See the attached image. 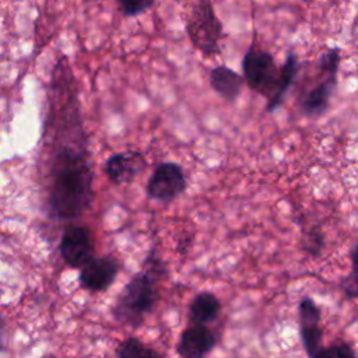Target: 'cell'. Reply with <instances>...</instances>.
Masks as SVG:
<instances>
[{
    "instance_id": "6da1fadb",
    "label": "cell",
    "mask_w": 358,
    "mask_h": 358,
    "mask_svg": "<svg viewBox=\"0 0 358 358\" xmlns=\"http://www.w3.org/2000/svg\"><path fill=\"white\" fill-rule=\"evenodd\" d=\"M46 140L50 148L45 159V204L49 215L59 221L83 215L94 200V172L88 140L81 126L74 74L62 55L50 78Z\"/></svg>"
},
{
    "instance_id": "7a4b0ae2",
    "label": "cell",
    "mask_w": 358,
    "mask_h": 358,
    "mask_svg": "<svg viewBox=\"0 0 358 358\" xmlns=\"http://www.w3.org/2000/svg\"><path fill=\"white\" fill-rule=\"evenodd\" d=\"M166 274L168 268L164 260L152 249L144 260L143 270L136 273L117 295L110 310L113 320L131 329L141 327L158 302V282Z\"/></svg>"
},
{
    "instance_id": "3957f363",
    "label": "cell",
    "mask_w": 358,
    "mask_h": 358,
    "mask_svg": "<svg viewBox=\"0 0 358 358\" xmlns=\"http://www.w3.org/2000/svg\"><path fill=\"white\" fill-rule=\"evenodd\" d=\"M340 62L341 53L338 48H330L320 55L317 60V80L298 95V105L306 116L319 117L329 109L338 83Z\"/></svg>"
},
{
    "instance_id": "277c9868",
    "label": "cell",
    "mask_w": 358,
    "mask_h": 358,
    "mask_svg": "<svg viewBox=\"0 0 358 358\" xmlns=\"http://www.w3.org/2000/svg\"><path fill=\"white\" fill-rule=\"evenodd\" d=\"M186 34L193 46L204 56L214 57L221 53L222 22L211 0H196L185 21Z\"/></svg>"
},
{
    "instance_id": "5b68a950",
    "label": "cell",
    "mask_w": 358,
    "mask_h": 358,
    "mask_svg": "<svg viewBox=\"0 0 358 358\" xmlns=\"http://www.w3.org/2000/svg\"><path fill=\"white\" fill-rule=\"evenodd\" d=\"M242 71L245 81L252 91L267 99L271 98L280 80L281 67L275 64V60L268 50H264L259 48L256 42H252L243 56Z\"/></svg>"
},
{
    "instance_id": "8992f818",
    "label": "cell",
    "mask_w": 358,
    "mask_h": 358,
    "mask_svg": "<svg viewBox=\"0 0 358 358\" xmlns=\"http://www.w3.org/2000/svg\"><path fill=\"white\" fill-rule=\"evenodd\" d=\"M187 187V179L183 168L172 161L161 162L150 176L145 193L157 201H172Z\"/></svg>"
},
{
    "instance_id": "52a82bcc",
    "label": "cell",
    "mask_w": 358,
    "mask_h": 358,
    "mask_svg": "<svg viewBox=\"0 0 358 358\" xmlns=\"http://www.w3.org/2000/svg\"><path fill=\"white\" fill-rule=\"evenodd\" d=\"M94 236L88 227L67 225L62 234L59 253L63 262L71 268H81L94 257Z\"/></svg>"
},
{
    "instance_id": "ba28073f",
    "label": "cell",
    "mask_w": 358,
    "mask_h": 358,
    "mask_svg": "<svg viewBox=\"0 0 358 358\" xmlns=\"http://www.w3.org/2000/svg\"><path fill=\"white\" fill-rule=\"evenodd\" d=\"M298 322H299V336L305 352L309 357H317L319 351L323 348V329L320 326L322 313L316 302L303 296L298 303Z\"/></svg>"
},
{
    "instance_id": "9c48e42d",
    "label": "cell",
    "mask_w": 358,
    "mask_h": 358,
    "mask_svg": "<svg viewBox=\"0 0 358 358\" xmlns=\"http://www.w3.org/2000/svg\"><path fill=\"white\" fill-rule=\"evenodd\" d=\"M117 271L119 263L113 256H94L80 268V285L90 292H103L115 282Z\"/></svg>"
},
{
    "instance_id": "30bf717a",
    "label": "cell",
    "mask_w": 358,
    "mask_h": 358,
    "mask_svg": "<svg viewBox=\"0 0 358 358\" xmlns=\"http://www.w3.org/2000/svg\"><path fill=\"white\" fill-rule=\"evenodd\" d=\"M145 166L147 159L143 152L126 150L110 155L103 165V171L112 183L124 185L133 182Z\"/></svg>"
},
{
    "instance_id": "8fae6325",
    "label": "cell",
    "mask_w": 358,
    "mask_h": 358,
    "mask_svg": "<svg viewBox=\"0 0 358 358\" xmlns=\"http://www.w3.org/2000/svg\"><path fill=\"white\" fill-rule=\"evenodd\" d=\"M217 344V336L206 324H192L179 337L176 352L183 358H201L208 355Z\"/></svg>"
},
{
    "instance_id": "7c38bea8",
    "label": "cell",
    "mask_w": 358,
    "mask_h": 358,
    "mask_svg": "<svg viewBox=\"0 0 358 358\" xmlns=\"http://www.w3.org/2000/svg\"><path fill=\"white\" fill-rule=\"evenodd\" d=\"M245 83L246 81L243 76L225 64H220L210 71L211 88L228 102H234L238 99Z\"/></svg>"
},
{
    "instance_id": "4fadbf2b",
    "label": "cell",
    "mask_w": 358,
    "mask_h": 358,
    "mask_svg": "<svg viewBox=\"0 0 358 358\" xmlns=\"http://www.w3.org/2000/svg\"><path fill=\"white\" fill-rule=\"evenodd\" d=\"M299 70V62H298V56L296 53H294L292 50L288 52L284 64L281 66V71H280V80L277 84V88L274 91V94L271 95V98L267 102L266 110L268 113H273L274 110H277L284 101L285 94L288 92V90L291 88V85L294 84L296 74Z\"/></svg>"
},
{
    "instance_id": "5bb4252c",
    "label": "cell",
    "mask_w": 358,
    "mask_h": 358,
    "mask_svg": "<svg viewBox=\"0 0 358 358\" xmlns=\"http://www.w3.org/2000/svg\"><path fill=\"white\" fill-rule=\"evenodd\" d=\"M221 312L220 299L208 291L197 294L189 306V320L192 324H208L214 322Z\"/></svg>"
},
{
    "instance_id": "9a60e30c",
    "label": "cell",
    "mask_w": 358,
    "mask_h": 358,
    "mask_svg": "<svg viewBox=\"0 0 358 358\" xmlns=\"http://www.w3.org/2000/svg\"><path fill=\"white\" fill-rule=\"evenodd\" d=\"M116 357L119 358H148V357H161V354L145 345L143 341H140L137 337H127L120 343V345L116 350Z\"/></svg>"
},
{
    "instance_id": "2e32d148",
    "label": "cell",
    "mask_w": 358,
    "mask_h": 358,
    "mask_svg": "<svg viewBox=\"0 0 358 358\" xmlns=\"http://www.w3.org/2000/svg\"><path fill=\"white\" fill-rule=\"evenodd\" d=\"M350 263L351 268L347 275L341 280V291L345 299H357L358 298V241L350 249Z\"/></svg>"
},
{
    "instance_id": "e0dca14e",
    "label": "cell",
    "mask_w": 358,
    "mask_h": 358,
    "mask_svg": "<svg viewBox=\"0 0 358 358\" xmlns=\"http://www.w3.org/2000/svg\"><path fill=\"white\" fill-rule=\"evenodd\" d=\"M155 0H116L119 11L124 17H137L148 11Z\"/></svg>"
},
{
    "instance_id": "ac0fdd59",
    "label": "cell",
    "mask_w": 358,
    "mask_h": 358,
    "mask_svg": "<svg viewBox=\"0 0 358 358\" xmlns=\"http://www.w3.org/2000/svg\"><path fill=\"white\" fill-rule=\"evenodd\" d=\"M354 358L357 357L355 350L348 343H337L330 347H323L316 358Z\"/></svg>"
},
{
    "instance_id": "d6986e66",
    "label": "cell",
    "mask_w": 358,
    "mask_h": 358,
    "mask_svg": "<svg viewBox=\"0 0 358 358\" xmlns=\"http://www.w3.org/2000/svg\"><path fill=\"white\" fill-rule=\"evenodd\" d=\"M306 241H305V249L310 253V255H319L323 245H324V241H323V234L319 231V229H312L310 232H308L305 235Z\"/></svg>"
}]
</instances>
